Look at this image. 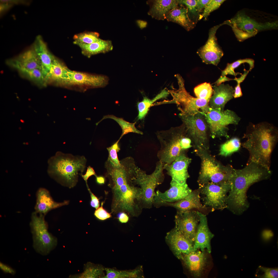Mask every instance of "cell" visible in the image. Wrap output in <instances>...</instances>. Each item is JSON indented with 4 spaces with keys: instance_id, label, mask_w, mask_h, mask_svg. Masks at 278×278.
I'll list each match as a JSON object with an SVG mask.
<instances>
[{
    "instance_id": "18",
    "label": "cell",
    "mask_w": 278,
    "mask_h": 278,
    "mask_svg": "<svg viewBox=\"0 0 278 278\" xmlns=\"http://www.w3.org/2000/svg\"><path fill=\"white\" fill-rule=\"evenodd\" d=\"M191 159L185 154L180 155L170 163L163 166L164 169L172 178V180L183 185L186 183L189 177L188 169Z\"/></svg>"
},
{
    "instance_id": "15",
    "label": "cell",
    "mask_w": 278,
    "mask_h": 278,
    "mask_svg": "<svg viewBox=\"0 0 278 278\" xmlns=\"http://www.w3.org/2000/svg\"><path fill=\"white\" fill-rule=\"evenodd\" d=\"M224 24L214 26L211 29L207 41L197 52L203 62L206 64L216 66L223 55L222 50L217 43L215 34L218 28Z\"/></svg>"
},
{
    "instance_id": "19",
    "label": "cell",
    "mask_w": 278,
    "mask_h": 278,
    "mask_svg": "<svg viewBox=\"0 0 278 278\" xmlns=\"http://www.w3.org/2000/svg\"><path fill=\"white\" fill-rule=\"evenodd\" d=\"M198 212L200 219L194 242V250L200 249L204 251L206 249L208 253H210L211 241L214 235L209 228L206 215L198 211Z\"/></svg>"
},
{
    "instance_id": "25",
    "label": "cell",
    "mask_w": 278,
    "mask_h": 278,
    "mask_svg": "<svg viewBox=\"0 0 278 278\" xmlns=\"http://www.w3.org/2000/svg\"><path fill=\"white\" fill-rule=\"evenodd\" d=\"M147 2L150 6L148 14L158 20L166 19L170 12L179 5L177 0H149Z\"/></svg>"
},
{
    "instance_id": "4",
    "label": "cell",
    "mask_w": 278,
    "mask_h": 278,
    "mask_svg": "<svg viewBox=\"0 0 278 278\" xmlns=\"http://www.w3.org/2000/svg\"><path fill=\"white\" fill-rule=\"evenodd\" d=\"M86 159L83 156H74L60 151L48 160L47 172L60 184L71 188L78 181V175L85 170Z\"/></svg>"
},
{
    "instance_id": "31",
    "label": "cell",
    "mask_w": 278,
    "mask_h": 278,
    "mask_svg": "<svg viewBox=\"0 0 278 278\" xmlns=\"http://www.w3.org/2000/svg\"><path fill=\"white\" fill-rule=\"evenodd\" d=\"M107 118H110L113 119L117 122L121 127L122 132L119 138L120 140L123 136L129 133H135L141 135L143 134L142 132L136 128L135 126L134 123H129L125 121L122 118H118L112 115H108L104 116L98 123L103 120Z\"/></svg>"
},
{
    "instance_id": "29",
    "label": "cell",
    "mask_w": 278,
    "mask_h": 278,
    "mask_svg": "<svg viewBox=\"0 0 278 278\" xmlns=\"http://www.w3.org/2000/svg\"><path fill=\"white\" fill-rule=\"evenodd\" d=\"M69 70L55 57L50 71L45 78L46 84L50 82L62 84L67 79Z\"/></svg>"
},
{
    "instance_id": "38",
    "label": "cell",
    "mask_w": 278,
    "mask_h": 278,
    "mask_svg": "<svg viewBox=\"0 0 278 278\" xmlns=\"http://www.w3.org/2000/svg\"><path fill=\"white\" fill-rule=\"evenodd\" d=\"M178 1L179 4L186 6L190 19L195 24L196 23L200 15L197 8V0H180Z\"/></svg>"
},
{
    "instance_id": "8",
    "label": "cell",
    "mask_w": 278,
    "mask_h": 278,
    "mask_svg": "<svg viewBox=\"0 0 278 278\" xmlns=\"http://www.w3.org/2000/svg\"><path fill=\"white\" fill-rule=\"evenodd\" d=\"M199 150L202 162L197 181L199 186L208 182L218 183L230 179L234 169L231 166H224L204 153L203 150Z\"/></svg>"
},
{
    "instance_id": "33",
    "label": "cell",
    "mask_w": 278,
    "mask_h": 278,
    "mask_svg": "<svg viewBox=\"0 0 278 278\" xmlns=\"http://www.w3.org/2000/svg\"><path fill=\"white\" fill-rule=\"evenodd\" d=\"M241 145L240 140L239 138H233L221 145L219 154L225 157L229 156L238 151Z\"/></svg>"
},
{
    "instance_id": "12",
    "label": "cell",
    "mask_w": 278,
    "mask_h": 278,
    "mask_svg": "<svg viewBox=\"0 0 278 278\" xmlns=\"http://www.w3.org/2000/svg\"><path fill=\"white\" fill-rule=\"evenodd\" d=\"M204 115L209 127L210 135L213 138H229L228 125H238L241 119L234 111L228 109L222 111L210 108L209 111Z\"/></svg>"
},
{
    "instance_id": "36",
    "label": "cell",
    "mask_w": 278,
    "mask_h": 278,
    "mask_svg": "<svg viewBox=\"0 0 278 278\" xmlns=\"http://www.w3.org/2000/svg\"><path fill=\"white\" fill-rule=\"evenodd\" d=\"M194 92L196 98L209 101L213 94V90L210 83L205 82L195 87Z\"/></svg>"
},
{
    "instance_id": "44",
    "label": "cell",
    "mask_w": 278,
    "mask_h": 278,
    "mask_svg": "<svg viewBox=\"0 0 278 278\" xmlns=\"http://www.w3.org/2000/svg\"><path fill=\"white\" fill-rule=\"evenodd\" d=\"M105 201L102 202L101 203V206L96 209L94 213V216L98 219L100 220H104L111 217V213H109L104 209L103 206Z\"/></svg>"
},
{
    "instance_id": "34",
    "label": "cell",
    "mask_w": 278,
    "mask_h": 278,
    "mask_svg": "<svg viewBox=\"0 0 278 278\" xmlns=\"http://www.w3.org/2000/svg\"><path fill=\"white\" fill-rule=\"evenodd\" d=\"M22 75L40 86L46 84L45 77L41 70L36 69L31 70L21 69L18 70Z\"/></svg>"
},
{
    "instance_id": "3",
    "label": "cell",
    "mask_w": 278,
    "mask_h": 278,
    "mask_svg": "<svg viewBox=\"0 0 278 278\" xmlns=\"http://www.w3.org/2000/svg\"><path fill=\"white\" fill-rule=\"evenodd\" d=\"M230 25L238 40L242 41L259 32L276 29L277 19L263 12L249 9L238 11L230 20L225 22Z\"/></svg>"
},
{
    "instance_id": "48",
    "label": "cell",
    "mask_w": 278,
    "mask_h": 278,
    "mask_svg": "<svg viewBox=\"0 0 278 278\" xmlns=\"http://www.w3.org/2000/svg\"><path fill=\"white\" fill-rule=\"evenodd\" d=\"M0 268L1 270L5 273H9L12 275H14L15 273V271L14 269L2 262L0 263Z\"/></svg>"
},
{
    "instance_id": "27",
    "label": "cell",
    "mask_w": 278,
    "mask_h": 278,
    "mask_svg": "<svg viewBox=\"0 0 278 278\" xmlns=\"http://www.w3.org/2000/svg\"><path fill=\"white\" fill-rule=\"evenodd\" d=\"M81 48L82 54L88 57L101 53H105L112 50L113 46L110 40L99 38L98 40L89 44L76 43Z\"/></svg>"
},
{
    "instance_id": "23",
    "label": "cell",
    "mask_w": 278,
    "mask_h": 278,
    "mask_svg": "<svg viewBox=\"0 0 278 278\" xmlns=\"http://www.w3.org/2000/svg\"><path fill=\"white\" fill-rule=\"evenodd\" d=\"M7 64L17 70H31L36 69L41 70L40 61L33 48L29 49L17 57L7 61Z\"/></svg>"
},
{
    "instance_id": "49",
    "label": "cell",
    "mask_w": 278,
    "mask_h": 278,
    "mask_svg": "<svg viewBox=\"0 0 278 278\" xmlns=\"http://www.w3.org/2000/svg\"><path fill=\"white\" fill-rule=\"evenodd\" d=\"M211 0H197L196 6L197 10L200 13L204 9L206 5Z\"/></svg>"
},
{
    "instance_id": "2",
    "label": "cell",
    "mask_w": 278,
    "mask_h": 278,
    "mask_svg": "<svg viewBox=\"0 0 278 278\" xmlns=\"http://www.w3.org/2000/svg\"><path fill=\"white\" fill-rule=\"evenodd\" d=\"M243 138L246 140L241 145L249 153L248 162H254L270 169L272 153L278 141L277 127L266 121L250 123Z\"/></svg>"
},
{
    "instance_id": "16",
    "label": "cell",
    "mask_w": 278,
    "mask_h": 278,
    "mask_svg": "<svg viewBox=\"0 0 278 278\" xmlns=\"http://www.w3.org/2000/svg\"><path fill=\"white\" fill-rule=\"evenodd\" d=\"M66 80L62 84L85 86L91 88L102 87L108 83L106 76L94 75L69 70Z\"/></svg>"
},
{
    "instance_id": "17",
    "label": "cell",
    "mask_w": 278,
    "mask_h": 278,
    "mask_svg": "<svg viewBox=\"0 0 278 278\" xmlns=\"http://www.w3.org/2000/svg\"><path fill=\"white\" fill-rule=\"evenodd\" d=\"M166 240L175 256L182 260L184 256L194 250V243L175 227L167 232Z\"/></svg>"
},
{
    "instance_id": "37",
    "label": "cell",
    "mask_w": 278,
    "mask_h": 278,
    "mask_svg": "<svg viewBox=\"0 0 278 278\" xmlns=\"http://www.w3.org/2000/svg\"><path fill=\"white\" fill-rule=\"evenodd\" d=\"M99 33L96 32H87L75 34L73 37L74 44L80 43L89 44L97 41L99 38Z\"/></svg>"
},
{
    "instance_id": "6",
    "label": "cell",
    "mask_w": 278,
    "mask_h": 278,
    "mask_svg": "<svg viewBox=\"0 0 278 278\" xmlns=\"http://www.w3.org/2000/svg\"><path fill=\"white\" fill-rule=\"evenodd\" d=\"M179 88L176 90H168L172 97L170 100H165L155 103V105L166 103H175L180 111V114L187 116H192L200 112L204 114L209 111V101L195 98L187 91L185 86L184 80L179 74L175 75Z\"/></svg>"
},
{
    "instance_id": "1",
    "label": "cell",
    "mask_w": 278,
    "mask_h": 278,
    "mask_svg": "<svg viewBox=\"0 0 278 278\" xmlns=\"http://www.w3.org/2000/svg\"><path fill=\"white\" fill-rule=\"evenodd\" d=\"M272 174L270 169L253 162H247L240 169H234L229 179L231 187L227 200V208L238 215L242 214L248 208L247 193L253 184L269 179Z\"/></svg>"
},
{
    "instance_id": "22",
    "label": "cell",
    "mask_w": 278,
    "mask_h": 278,
    "mask_svg": "<svg viewBox=\"0 0 278 278\" xmlns=\"http://www.w3.org/2000/svg\"><path fill=\"white\" fill-rule=\"evenodd\" d=\"M213 94L209 101L210 108L223 111L226 104L233 98L234 89L229 84L212 86Z\"/></svg>"
},
{
    "instance_id": "28",
    "label": "cell",
    "mask_w": 278,
    "mask_h": 278,
    "mask_svg": "<svg viewBox=\"0 0 278 278\" xmlns=\"http://www.w3.org/2000/svg\"><path fill=\"white\" fill-rule=\"evenodd\" d=\"M180 5V7H178L171 11L166 19L168 21L178 24L189 31L194 27L195 24L190 19L187 8L183 5Z\"/></svg>"
},
{
    "instance_id": "41",
    "label": "cell",
    "mask_w": 278,
    "mask_h": 278,
    "mask_svg": "<svg viewBox=\"0 0 278 278\" xmlns=\"http://www.w3.org/2000/svg\"><path fill=\"white\" fill-rule=\"evenodd\" d=\"M225 1L224 0H211L203 10V13L200 14L198 20L204 18L206 20L210 13L219 8Z\"/></svg>"
},
{
    "instance_id": "7",
    "label": "cell",
    "mask_w": 278,
    "mask_h": 278,
    "mask_svg": "<svg viewBox=\"0 0 278 278\" xmlns=\"http://www.w3.org/2000/svg\"><path fill=\"white\" fill-rule=\"evenodd\" d=\"M164 170L163 164L159 161L156 163L154 171L150 175L137 167L132 182L141 189V200L143 209L150 208L153 205L155 189L164 179Z\"/></svg>"
},
{
    "instance_id": "45",
    "label": "cell",
    "mask_w": 278,
    "mask_h": 278,
    "mask_svg": "<svg viewBox=\"0 0 278 278\" xmlns=\"http://www.w3.org/2000/svg\"><path fill=\"white\" fill-rule=\"evenodd\" d=\"M87 187L91 197L90 205L92 207L97 209L100 206L99 199L92 192L88 186H87Z\"/></svg>"
},
{
    "instance_id": "53",
    "label": "cell",
    "mask_w": 278,
    "mask_h": 278,
    "mask_svg": "<svg viewBox=\"0 0 278 278\" xmlns=\"http://www.w3.org/2000/svg\"><path fill=\"white\" fill-rule=\"evenodd\" d=\"M95 176L96 181L97 184L100 185H102L105 184V179L104 177L102 176H98L97 175Z\"/></svg>"
},
{
    "instance_id": "24",
    "label": "cell",
    "mask_w": 278,
    "mask_h": 278,
    "mask_svg": "<svg viewBox=\"0 0 278 278\" xmlns=\"http://www.w3.org/2000/svg\"><path fill=\"white\" fill-rule=\"evenodd\" d=\"M190 273L194 276L201 275L206 266L207 258L205 251L193 250L184 256L182 260Z\"/></svg>"
},
{
    "instance_id": "30",
    "label": "cell",
    "mask_w": 278,
    "mask_h": 278,
    "mask_svg": "<svg viewBox=\"0 0 278 278\" xmlns=\"http://www.w3.org/2000/svg\"><path fill=\"white\" fill-rule=\"evenodd\" d=\"M169 94L168 90L165 88L152 99H150L146 97H144L142 100L137 103L138 119L141 120L144 118L150 108L153 105L154 102L159 100L166 98Z\"/></svg>"
},
{
    "instance_id": "13",
    "label": "cell",
    "mask_w": 278,
    "mask_h": 278,
    "mask_svg": "<svg viewBox=\"0 0 278 278\" xmlns=\"http://www.w3.org/2000/svg\"><path fill=\"white\" fill-rule=\"evenodd\" d=\"M154 206L156 208L163 206L172 207L178 212L194 210L206 215L211 212L210 208L205 206L201 202L198 189L192 190L187 196L179 201L173 203L155 201Z\"/></svg>"
},
{
    "instance_id": "40",
    "label": "cell",
    "mask_w": 278,
    "mask_h": 278,
    "mask_svg": "<svg viewBox=\"0 0 278 278\" xmlns=\"http://www.w3.org/2000/svg\"><path fill=\"white\" fill-rule=\"evenodd\" d=\"M256 277L260 278H277V268L266 267L259 266L256 274Z\"/></svg>"
},
{
    "instance_id": "35",
    "label": "cell",
    "mask_w": 278,
    "mask_h": 278,
    "mask_svg": "<svg viewBox=\"0 0 278 278\" xmlns=\"http://www.w3.org/2000/svg\"><path fill=\"white\" fill-rule=\"evenodd\" d=\"M141 268L132 271H118L109 268H106V274L103 278H126L140 277L139 274Z\"/></svg>"
},
{
    "instance_id": "51",
    "label": "cell",
    "mask_w": 278,
    "mask_h": 278,
    "mask_svg": "<svg viewBox=\"0 0 278 278\" xmlns=\"http://www.w3.org/2000/svg\"><path fill=\"white\" fill-rule=\"evenodd\" d=\"M233 79H230L225 76H221L214 83L217 85H219L222 83L227 81H229L233 80Z\"/></svg>"
},
{
    "instance_id": "9",
    "label": "cell",
    "mask_w": 278,
    "mask_h": 278,
    "mask_svg": "<svg viewBox=\"0 0 278 278\" xmlns=\"http://www.w3.org/2000/svg\"><path fill=\"white\" fill-rule=\"evenodd\" d=\"M179 116L185 126L187 136L193 145L198 150H206L210 132L204 114L200 112L194 115L187 116L179 114Z\"/></svg>"
},
{
    "instance_id": "21",
    "label": "cell",
    "mask_w": 278,
    "mask_h": 278,
    "mask_svg": "<svg viewBox=\"0 0 278 278\" xmlns=\"http://www.w3.org/2000/svg\"><path fill=\"white\" fill-rule=\"evenodd\" d=\"M36 197L34 212L45 216L52 210L67 205L69 203L68 201H65L61 203L55 202L49 191L43 188L38 189L36 193Z\"/></svg>"
},
{
    "instance_id": "43",
    "label": "cell",
    "mask_w": 278,
    "mask_h": 278,
    "mask_svg": "<svg viewBox=\"0 0 278 278\" xmlns=\"http://www.w3.org/2000/svg\"><path fill=\"white\" fill-rule=\"evenodd\" d=\"M244 73L241 75L240 77L237 78L236 77L234 79H233V80L236 81L237 83V85L234 89L233 98H234L240 97L242 96L243 95L240 84L245 79L249 71L246 70L245 68L244 69Z\"/></svg>"
},
{
    "instance_id": "47",
    "label": "cell",
    "mask_w": 278,
    "mask_h": 278,
    "mask_svg": "<svg viewBox=\"0 0 278 278\" xmlns=\"http://www.w3.org/2000/svg\"><path fill=\"white\" fill-rule=\"evenodd\" d=\"M192 141L187 135L184 137L181 141V145L183 150H185L192 146L191 145Z\"/></svg>"
},
{
    "instance_id": "11",
    "label": "cell",
    "mask_w": 278,
    "mask_h": 278,
    "mask_svg": "<svg viewBox=\"0 0 278 278\" xmlns=\"http://www.w3.org/2000/svg\"><path fill=\"white\" fill-rule=\"evenodd\" d=\"M230 187L229 180L218 183L208 182L199 186L202 204L211 212L227 208L226 200Z\"/></svg>"
},
{
    "instance_id": "52",
    "label": "cell",
    "mask_w": 278,
    "mask_h": 278,
    "mask_svg": "<svg viewBox=\"0 0 278 278\" xmlns=\"http://www.w3.org/2000/svg\"><path fill=\"white\" fill-rule=\"evenodd\" d=\"M273 236V233L270 230H264L262 233L263 238L266 240L269 239L272 237Z\"/></svg>"
},
{
    "instance_id": "14",
    "label": "cell",
    "mask_w": 278,
    "mask_h": 278,
    "mask_svg": "<svg viewBox=\"0 0 278 278\" xmlns=\"http://www.w3.org/2000/svg\"><path fill=\"white\" fill-rule=\"evenodd\" d=\"M200 219L198 211L196 210L177 211L175 227L194 243Z\"/></svg>"
},
{
    "instance_id": "5",
    "label": "cell",
    "mask_w": 278,
    "mask_h": 278,
    "mask_svg": "<svg viewBox=\"0 0 278 278\" xmlns=\"http://www.w3.org/2000/svg\"><path fill=\"white\" fill-rule=\"evenodd\" d=\"M156 134L160 145L157 157L163 166L170 163L180 155L185 154L181 145L182 138L187 135L183 124L168 130L157 132Z\"/></svg>"
},
{
    "instance_id": "32",
    "label": "cell",
    "mask_w": 278,
    "mask_h": 278,
    "mask_svg": "<svg viewBox=\"0 0 278 278\" xmlns=\"http://www.w3.org/2000/svg\"><path fill=\"white\" fill-rule=\"evenodd\" d=\"M254 60L251 58H246L240 59L231 63H228L225 68L222 71L221 76H223L228 75H230L236 76L238 75H241V73L235 72L234 69L239 67L241 64L247 63L248 64L249 66V71H250L254 66Z\"/></svg>"
},
{
    "instance_id": "10",
    "label": "cell",
    "mask_w": 278,
    "mask_h": 278,
    "mask_svg": "<svg viewBox=\"0 0 278 278\" xmlns=\"http://www.w3.org/2000/svg\"><path fill=\"white\" fill-rule=\"evenodd\" d=\"M45 217L34 211L31 215L30 223L34 248L37 252L44 255L54 248L57 242L56 238L48 231Z\"/></svg>"
},
{
    "instance_id": "50",
    "label": "cell",
    "mask_w": 278,
    "mask_h": 278,
    "mask_svg": "<svg viewBox=\"0 0 278 278\" xmlns=\"http://www.w3.org/2000/svg\"><path fill=\"white\" fill-rule=\"evenodd\" d=\"M117 217L119 221L122 223L127 222L129 219L128 215L125 212H121L117 213Z\"/></svg>"
},
{
    "instance_id": "26",
    "label": "cell",
    "mask_w": 278,
    "mask_h": 278,
    "mask_svg": "<svg viewBox=\"0 0 278 278\" xmlns=\"http://www.w3.org/2000/svg\"><path fill=\"white\" fill-rule=\"evenodd\" d=\"M32 48L40 61L41 71L45 78L50 71L55 56L49 51L40 36L36 37Z\"/></svg>"
},
{
    "instance_id": "42",
    "label": "cell",
    "mask_w": 278,
    "mask_h": 278,
    "mask_svg": "<svg viewBox=\"0 0 278 278\" xmlns=\"http://www.w3.org/2000/svg\"><path fill=\"white\" fill-rule=\"evenodd\" d=\"M87 267L83 274L81 276V277L85 278L103 277V275H104L103 268L93 266Z\"/></svg>"
},
{
    "instance_id": "20",
    "label": "cell",
    "mask_w": 278,
    "mask_h": 278,
    "mask_svg": "<svg viewBox=\"0 0 278 278\" xmlns=\"http://www.w3.org/2000/svg\"><path fill=\"white\" fill-rule=\"evenodd\" d=\"M192 190L186 183L181 185L171 180L169 189L164 192L159 190L156 192L154 201L175 202L185 198Z\"/></svg>"
},
{
    "instance_id": "39",
    "label": "cell",
    "mask_w": 278,
    "mask_h": 278,
    "mask_svg": "<svg viewBox=\"0 0 278 278\" xmlns=\"http://www.w3.org/2000/svg\"><path fill=\"white\" fill-rule=\"evenodd\" d=\"M120 139L110 147L107 148L108 152V157L107 162L111 166L115 167H119L121 163L118 160L117 153L120 150L118 144Z\"/></svg>"
},
{
    "instance_id": "46",
    "label": "cell",
    "mask_w": 278,
    "mask_h": 278,
    "mask_svg": "<svg viewBox=\"0 0 278 278\" xmlns=\"http://www.w3.org/2000/svg\"><path fill=\"white\" fill-rule=\"evenodd\" d=\"M96 175H97L93 168L90 166L87 167L86 171L85 174L83 175L82 174L81 175L82 177L85 181L86 185H88L87 180L92 175L95 176Z\"/></svg>"
}]
</instances>
